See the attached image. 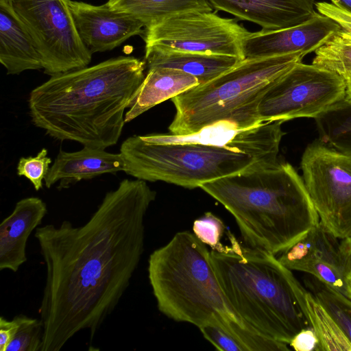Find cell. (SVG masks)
I'll return each instance as SVG.
<instances>
[{
	"label": "cell",
	"mask_w": 351,
	"mask_h": 351,
	"mask_svg": "<svg viewBox=\"0 0 351 351\" xmlns=\"http://www.w3.org/2000/svg\"><path fill=\"white\" fill-rule=\"evenodd\" d=\"M124 169L120 153L112 154L105 149L86 147L73 152L60 149L44 179L45 184L49 189L60 181L58 189L61 190L80 180L124 171Z\"/></svg>",
	"instance_id": "e0dca14e"
},
{
	"label": "cell",
	"mask_w": 351,
	"mask_h": 351,
	"mask_svg": "<svg viewBox=\"0 0 351 351\" xmlns=\"http://www.w3.org/2000/svg\"><path fill=\"white\" fill-rule=\"evenodd\" d=\"M234 217L247 245L275 256L319 222L303 178L278 162L199 186Z\"/></svg>",
	"instance_id": "3957f363"
},
{
	"label": "cell",
	"mask_w": 351,
	"mask_h": 351,
	"mask_svg": "<svg viewBox=\"0 0 351 351\" xmlns=\"http://www.w3.org/2000/svg\"><path fill=\"white\" fill-rule=\"evenodd\" d=\"M316 10L337 23L341 29L337 32L343 39L351 43V14L332 3L319 1L315 3Z\"/></svg>",
	"instance_id": "f546056e"
},
{
	"label": "cell",
	"mask_w": 351,
	"mask_h": 351,
	"mask_svg": "<svg viewBox=\"0 0 351 351\" xmlns=\"http://www.w3.org/2000/svg\"><path fill=\"white\" fill-rule=\"evenodd\" d=\"M293 285L303 313L318 338L316 351H350L351 343L321 302L295 277Z\"/></svg>",
	"instance_id": "44dd1931"
},
{
	"label": "cell",
	"mask_w": 351,
	"mask_h": 351,
	"mask_svg": "<svg viewBox=\"0 0 351 351\" xmlns=\"http://www.w3.org/2000/svg\"><path fill=\"white\" fill-rule=\"evenodd\" d=\"M148 69H176L195 77L199 84L207 83L237 65L241 59L230 56L173 51H145Z\"/></svg>",
	"instance_id": "ffe728a7"
},
{
	"label": "cell",
	"mask_w": 351,
	"mask_h": 351,
	"mask_svg": "<svg viewBox=\"0 0 351 351\" xmlns=\"http://www.w3.org/2000/svg\"><path fill=\"white\" fill-rule=\"evenodd\" d=\"M282 121L241 130L227 143H153L132 136L121 144L124 172L136 179L187 189L279 162Z\"/></svg>",
	"instance_id": "277c9868"
},
{
	"label": "cell",
	"mask_w": 351,
	"mask_h": 351,
	"mask_svg": "<svg viewBox=\"0 0 351 351\" xmlns=\"http://www.w3.org/2000/svg\"><path fill=\"white\" fill-rule=\"evenodd\" d=\"M315 120L320 142L351 156V101L345 98Z\"/></svg>",
	"instance_id": "603a6c76"
},
{
	"label": "cell",
	"mask_w": 351,
	"mask_h": 351,
	"mask_svg": "<svg viewBox=\"0 0 351 351\" xmlns=\"http://www.w3.org/2000/svg\"><path fill=\"white\" fill-rule=\"evenodd\" d=\"M306 55L299 51L245 58L213 80L175 96L171 99L176 114L169 132L184 136L219 125L244 130L262 123L257 110L263 95Z\"/></svg>",
	"instance_id": "8992f818"
},
{
	"label": "cell",
	"mask_w": 351,
	"mask_h": 351,
	"mask_svg": "<svg viewBox=\"0 0 351 351\" xmlns=\"http://www.w3.org/2000/svg\"><path fill=\"white\" fill-rule=\"evenodd\" d=\"M0 62L8 75L43 69L41 56L11 1L0 0Z\"/></svg>",
	"instance_id": "ac0fdd59"
},
{
	"label": "cell",
	"mask_w": 351,
	"mask_h": 351,
	"mask_svg": "<svg viewBox=\"0 0 351 351\" xmlns=\"http://www.w3.org/2000/svg\"><path fill=\"white\" fill-rule=\"evenodd\" d=\"M77 32L93 54L110 51L130 37L144 33L145 25L132 15L113 9L109 3L95 5L69 0Z\"/></svg>",
	"instance_id": "4fadbf2b"
},
{
	"label": "cell",
	"mask_w": 351,
	"mask_h": 351,
	"mask_svg": "<svg viewBox=\"0 0 351 351\" xmlns=\"http://www.w3.org/2000/svg\"><path fill=\"white\" fill-rule=\"evenodd\" d=\"M146 66L145 60L119 56L51 75L29 94L32 121L56 140L101 149L114 145Z\"/></svg>",
	"instance_id": "7a4b0ae2"
},
{
	"label": "cell",
	"mask_w": 351,
	"mask_h": 351,
	"mask_svg": "<svg viewBox=\"0 0 351 351\" xmlns=\"http://www.w3.org/2000/svg\"><path fill=\"white\" fill-rule=\"evenodd\" d=\"M47 213L39 197H29L16 202L13 211L0 224V270L17 272L27 261V242Z\"/></svg>",
	"instance_id": "2e32d148"
},
{
	"label": "cell",
	"mask_w": 351,
	"mask_h": 351,
	"mask_svg": "<svg viewBox=\"0 0 351 351\" xmlns=\"http://www.w3.org/2000/svg\"><path fill=\"white\" fill-rule=\"evenodd\" d=\"M340 243L319 222L282 252L278 259L289 269L311 275L348 298L349 277Z\"/></svg>",
	"instance_id": "7c38bea8"
},
{
	"label": "cell",
	"mask_w": 351,
	"mask_h": 351,
	"mask_svg": "<svg viewBox=\"0 0 351 351\" xmlns=\"http://www.w3.org/2000/svg\"><path fill=\"white\" fill-rule=\"evenodd\" d=\"M341 29L328 16L318 14L296 26L250 32L243 43L245 58H259L302 51L307 54L324 45Z\"/></svg>",
	"instance_id": "5bb4252c"
},
{
	"label": "cell",
	"mask_w": 351,
	"mask_h": 351,
	"mask_svg": "<svg viewBox=\"0 0 351 351\" xmlns=\"http://www.w3.org/2000/svg\"><path fill=\"white\" fill-rule=\"evenodd\" d=\"M318 342L315 332L311 327H308L297 332L289 346L296 351H316Z\"/></svg>",
	"instance_id": "4dcf8cb0"
},
{
	"label": "cell",
	"mask_w": 351,
	"mask_h": 351,
	"mask_svg": "<svg viewBox=\"0 0 351 351\" xmlns=\"http://www.w3.org/2000/svg\"><path fill=\"white\" fill-rule=\"evenodd\" d=\"M301 169L319 222L340 240L351 237V156L315 141L305 149Z\"/></svg>",
	"instance_id": "8fae6325"
},
{
	"label": "cell",
	"mask_w": 351,
	"mask_h": 351,
	"mask_svg": "<svg viewBox=\"0 0 351 351\" xmlns=\"http://www.w3.org/2000/svg\"><path fill=\"white\" fill-rule=\"evenodd\" d=\"M230 245L210 252L223 291L237 315L261 333L287 344L311 327L293 289L295 276L267 252L243 246L229 232Z\"/></svg>",
	"instance_id": "5b68a950"
},
{
	"label": "cell",
	"mask_w": 351,
	"mask_h": 351,
	"mask_svg": "<svg viewBox=\"0 0 351 351\" xmlns=\"http://www.w3.org/2000/svg\"><path fill=\"white\" fill-rule=\"evenodd\" d=\"M348 298L351 300V277L348 278Z\"/></svg>",
	"instance_id": "d590c367"
},
{
	"label": "cell",
	"mask_w": 351,
	"mask_h": 351,
	"mask_svg": "<svg viewBox=\"0 0 351 351\" xmlns=\"http://www.w3.org/2000/svg\"><path fill=\"white\" fill-rule=\"evenodd\" d=\"M51 163L47 149L43 148L36 156L20 158L16 167L17 174L29 180L38 191L43 188V180L48 173Z\"/></svg>",
	"instance_id": "83f0119b"
},
{
	"label": "cell",
	"mask_w": 351,
	"mask_h": 351,
	"mask_svg": "<svg viewBox=\"0 0 351 351\" xmlns=\"http://www.w3.org/2000/svg\"><path fill=\"white\" fill-rule=\"evenodd\" d=\"M113 9L126 12L145 27L169 15L186 11H213L208 0H108Z\"/></svg>",
	"instance_id": "7402d4cb"
},
{
	"label": "cell",
	"mask_w": 351,
	"mask_h": 351,
	"mask_svg": "<svg viewBox=\"0 0 351 351\" xmlns=\"http://www.w3.org/2000/svg\"><path fill=\"white\" fill-rule=\"evenodd\" d=\"M340 250L348 277H351V237L341 240Z\"/></svg>",
	"instance_id": "d6a6232c"
},
{
	"label": "cell",
	"mask_w": 351,
	"mask_h": 351,
	"mask_svg": "<svg viewBox=\"0 0 351 351\" xmlns=\"http://www.w3.org/2000/svg\"><path fill=\"white\" fill-rule=\"evenodd\" d=\"M235 19L212 11L169 15L145 27V51H173L223 55L244 60L243 43L250 34Z\"/></svg>",
	"instance_id": "ba28073f"
},
{
	"label": "cell",
	"mask_w": 351,
	"mask_h": 351,
	"mask_svg": "<svg viewBox=\"0 0 351 351\" xmlns=\"http://www.w3.org/2000/svg\"><path fill=\"white\" fill-rule=\"evenodd\" d=\"M304 283L351 343V300L311 275L304 278Z\"/></svg>",
	"instance_id": "cb8c5ba5"
},
{
	"label": "cell",
	"mask_w": 351,
	"mask_h": 351,
	"mask_svg": "<svg viewBox=\"0 0 351 351\" xmlns=\"http://www.w3.org/2000/svg\"><path fill=\"white\" fill-rule=\"evenodd\" d=\"M334 5L351 14V0H330Z\"/></svg>",
	"instance_id": "836d02e7"
},
{
	"label": "cell",
	"mask_w": 351,
	"mask_h": 351,
	"mask_svg": "<svg viewBox=\"0 0 351 351\" xmlns=\"http://www.w3.org/2000/svg\"><path fill=\"white\" fill-rule=\"evenodd\" d=\"M312 64L346 79L351 75V43L335 34L315 51Z\"/></svg>",
	"instance_id": "d4e9b609"
},
{
	"label": "cell",
	"mask_w": 351,
	"mask_h": 351,
	"mask_svg": "<svg viewBox=\"0 0 351 351\" xmlns=\"http://www.w3.org/2000/svg\"><path fill=\"white\" fill-rule=\"evenodd\" d=\"M223 221L210 212L206 213L195 219L193 224V231L195 237L213 249L220 245V240L225 230Z\"/></svg>",
	"instance_id": "f1b7e54d"
},
{
	"label": "cell",
	"mask_w": 351,
	"mask_h": 351,
	"mask_svg": "<svg viewBox=\"0 0 351 351\" xmlns=\"http://www.w3.org/2000/svg\"><path fill=\"white\" fill-rule=\"evenodd\" d=\"M346 97L347 100L351 101V75L348 76L346 79Z\"/></svg>",
	"instance_id": "e575fe53"
},
{
	"label": "cell",
	"mask_w": 351,
	"mask_h": 351,
	"mask_svg": "<svg viewBox=\"0 0 351 351\" xmlns=\"http://www.w3.org/2000/svg\"><path fill=\"white\" fill-rule=\"evenodd\" d=\"M346 97L343 77L301 62L271 84L261 98L257 112L262 123L315 119Z\"/></svg>",
	"instance_id": "30bf717a"
},
{
	"label": "cell",
	"mask_w": 351,
	"mask_h": 351,
	"mask_svg": "<svg viewBox=\"0 0 351 351\" xmlns=\"http://www.w3.org/2000/svg\"><path fill=\"white\" fill-rule=\"evenodd\" d=\"M5 1H11V0H5Z\"/></svg>",
	"instance_id": "8d00e7d4"
},
{
	"label": "cell",
	"mask_w": 351,
	"mask_h": 351,
	"mask_svg": "<svg viewBox=\"0 0 351 351\" xmlns=\"http://www.w3.org/2000/svg\"><path fill=\"white\" fill-rule=\"evenodd\" d=\"M19 322L17 332L5 351H40L43 343L42 321L23 314L15 316Z\"/></svg>",
	"instance_id": "484cf974"
},
{
	"label": "cell",
	"mask_w": 351,
	"mask_h": 351,
	"mask_svg": "<svg viewBox=\"0 0 351 351\" xmlns=\"http://www.w3.org/2000/svg\"><path fill=\"white\" fill-rule=\"evenodd\" d=\"M199 84L195 77L178 70L148 69L125 114V122H130L155 106Z\"/></svg>",
	"instance_id": "d6986e66"
},
{
	"label": "cell",
	"mask_w": 351,
	"mask_h": 351,
	"mask_svg": "<svg viewBox=\"0 0 351 351\" xmlns=\"http://www.w3.org/2000/svg\"><path fill=\"white\" fill-rule=\"evenodd\" d=\"M147 271L158 308L169 318L197 327L215 321L245 322L223 291L210 252L194 234L177 232L154 250Z\"/></svg>",
	"instance_id": "52a82bcc"
},
{
	"label": "cell",
	"mask_w": 351,
	"mask_h": 351,
	"mask_svg": "<svg viewBox=\"0 0 351 351\" xmlns=\"http://www.w3.org/2000/svg\"><path fill=\"white\" fill-rule=\"evenodd\" d=\"M11 3L41 56L46 74L90 64L92 53L77 32L69 0H11Z\"/></svg>",
	"instance_id": "9c48e42d"
},
{
	"label": "cell",
	"mask_w": 351,
	"mask_h": 351,
	"mask_svg": "<svg viewBox=\"0 0 351 351\" xmlns=\"http://www.w3.org/2000/svg\"><path fill=\"white\" fill-rule=\"evenodd\" d=\"M215 10L274 31L300 25L319 14L315 0H208Z\"/></svg>",
	"instance_id": "9a60e30c"
},
{
	"label": "cell",
	"mask_w": 351,
	"mask_h": 351,
	"mask_svg": "<svg viewBox=\"0 0 351 351\" xmlns=\"http://www.w3.org/2000/svg\"><path fill=\"white\" fill-rule=\"evenodd\" d=\"M156 196L146 181L124 179L82 226L64 220L35 230L46 267L40 351H59L84 330L93 341L138 267L145 217Z\"/></svg>",
	"instance_id": "6da1fadb"
},
{
	"label": "cell",
	"mask_w": 351,
	"mask_h": 351,
	"mask_svg": "<svg viewBox=\"0 0 351 351\" xmlns=\"http://www.w3.org/2000/svg\"><path fill=\"white\" fill-rule=\"evenodd\" d=\"M237 321H215L200 326L204 338L221 351H246L231 325Z\"/></svg>",
	"instance_id": "4316f807"
},
{
	"label": "cell",
	"mask_w": 351,
	"mask_h": 351,
	"mask_svg": "<svg viewBox=\"0 0 351 351\" xmlns=\"http://www.w3.org/2000/svg\"><path fill=\"white\" fill-rule=\"evenodd\" d=\"M19 325L16 317L12 320H8L3 316L0 317V351L6 350L17 332Z\"/></svg>",
	"instance_id": "1f68e13d"
}]
</instances>
